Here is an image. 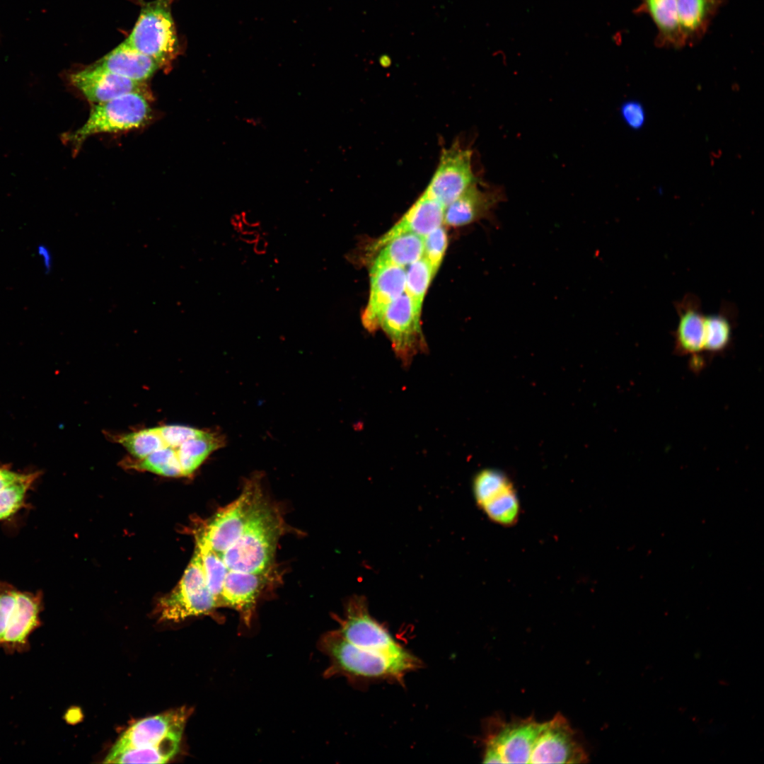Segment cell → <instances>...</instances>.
I'll return each mask as SVG.
<instances>
[{
    "label": "cell",
    "instance_id": "6da1fadb",
    "mask_svg": "<svg viewBox=\"0 0 764 764\" xmlns=\"http://www.w3.org/2000/svg\"><path fill=\"white\" fill-rule=\"evenodd\" d=\"M318 647L329 659L325 678L344 676L354 685L387 681L403 684L405 676L422 666L410 651L400 655L361 649L333 630L323 634Z\"/></svg>",
    "mask_w": 764,
    "mask_h": 764
},
{
    "label": "cell",
    "instance_id": "7a4b0ae2",
    "mask_svg": "<svg viewBox=\"0 0 764 764\" xmlns=\"http://www.w3.org/2000/svg\"><path fill=\"white\" fill-rule=\"evenodd\" d=\"M186 707L141 719L113 745L105 763H165L178 753L190 714Z\"/></svg>",
    "mask_w": 764,
    "mask_h": 764
},
{
    "label": "cell",
    "instance_id": "3957f363",
    "mask_svg": "<svg viewBox=\"0 0 764 764\" xmlns=\"http://www.w3.org/2000/svg\"><path fill=\"white\" fill-rule=\"evenodd\" d=\"M282 528L277 511L262 496L240 536L228 549L216 553L227 573L267 574Z\"/></svg>",
    "mask_w": 764,
    "mask_h": 764
},
{
    "label": "cell",
    "instance_id": "277c9868",
    "mask_svg": "<svg viewBox=\"0 0 764 764\" xmlns=\"http://www.w3.org/2000/svg\"><path fill=\"white\" fill-rule=\"evenodd\" d=\"M43 594L21 591L0 581V649L7 654L30 650V637L41 627Z\"/></svg>",
    "mask_w": 764,
    "mask_h": 764
},
{
    "label": "cell",
    "instance_id": "5b68a950",
    "mask_svg": "<svg viewBox=\"0 0 764 764\" xmlns=\"http://www.w3.org/2000/svg\"><path fill=\"white\" fill-rule=\"evenodd\" d=\"M151 115V107L144 93H129L95 104L85 123L73 132L63 134L62 140L71 144L76 153L88 137L139 129L147 124Z\"/></svg>",
    "mask_w": 764,
    "mask_h": 764
},
{
    "label": "cell",
    "instance_id": "8992f818",
    "mask_svg": "<svg viewBox=\"0 0 764 764\" xmlns=\"http://www.w3.org/2000/svg\"><path fill=\"white\" fill-rule=\"evenodd\" d=\"M173 0H154L144 4L125 41L163 67L179 52V43L171 13Z\"/></svg>",
    "mask_w": 764,
    "mask_h": 764
},
{
    "label": "cell",
    "instance_id": "52a82bcc",
    "mask_svg": "<svg viewBox=\"0 0 764 764\" xmlns=\"http://www.w3.org/2000/svg\"><path fill=\"white\" fill-rule=\"evenodd\" d=\"M217 607L218 603L207 583L200 553L196 548L180 582L160 600L161 618L178 621L209 613Z\"/></svg>",
    "mask_w": 764,
    "mask_h": 764
},
{
    "label": "cell",
    "instance_id": "ba28073f",
    "mask_svg": "<svg viewBox=\"0 0 764 764\" xmlns=\"http://www.w3.org/2000/svg\"><path fill=\"white\" fill-rule=\"evenodd\" d=\"M336 629L352 645L364 650L400 655L405 649L390 634L384 624L369 613L366 599L354 596L347 601L342 616L337 618Z\"/></svg>",
    "mask_w": 764,
    "mask_h": 764
},
{
    "label": "cell",
    "instance_id": "9c48e42d",
    "mask_svg": "<svg viewBox=\"0 0 764 764\" xmlns=\"http://www.w3.org/2000/svg\"><path fill=\"white\" fill-rule=\"evenodd\" d=\"M262 496L260 481L250 480L240 496L219 511L197 538L217 554L224 552L240 536Z\"/></svg>",
    "mask_w": 764,
    "mask_h": 764
},
{
    "label": "cell",
    "instance_id": "30bf717a",
    "mask_svg": "<svg viewBox=\"0 0 764 764\" xmlns=\"http://www.w3.org/2000/svg\"><path fill=\"white\" fill-rule=\"evenodd\" d=\"M473 488L477 504L490 520L505 527L516 523L521 514L520 501L507 475L494 469L480 470L474 478Z\"/></svg>",
    "mask_w": 764,
    "mask_h": 764
},
{
    "label": "cell",
    "instance_id": "8fae6325",
    "mask_svg": "<svg viewBox=\"0 0 764 764\" xmlns=\"http://www.w3.org/2000/svg\"><path fill=\"white\" fill-rule=\"evenodd\" d=\"M472 158V151L458 144L444 149L424 191L446 207L468 187L478 183Z\"/></svg>",
    "mask_w": 764,
    "mask_h": 764
},
{
    "label": "cell",
    "instance_id": "7c38bea8",
    "mask_svg": "<svg viewBox=\"0 0 764 764\" xmlns=\"http://www.w3.org/2000/svg\"><path fill=\"white\" fill-rule=\"evenodd\" d=\"M540 724L532 717L509 722L492 719L487 724L484 748L496 751L503 763H529Z\"/></svg>",
    "mask_w": 764,
    "mask_h": 764
},
{
    "label": "cell",
    "instance_id": "4fadbf2b",
    "mask_svg": "<svg viewBox=\"0 0 764 764\" xmlns=\"http://www.w3.org/2000/svg\"><path fill=\"white\" fill-rule=\"evenodd\" d=\"M588 756L567 719L557 714L541 723L529 763H584Z\"/></svg>",
    "mask_w": 764,
    "mask_h": 764
},
{
    "label": "cell",
    "instance_id": "5bb4252c",
    "mask_svg": "<svg viewBox=\"0 0 764 764\" xmlns=\"http://www.w3.org/2000/svg\"><path fill=\"white\" fill-rule=\"evenodd\" d=\"M420 314L410 297L404 292L386 311L380 327L389 337L396 355L404 362L424 349Z\"/></svg>",
    "mask_w": 764,
    "mask_h": 764
},
{
    "label": "cell",
    "instance_id": "9a60e30c",
    "mask_svg": "<svg viewBox=\"0 0 764 764\" xmlns=\"http://www.w3.org/2000/svg\"><path fill=\"white\" fill-rule=\"evenodd\" d=\"M406 272L403 267L373 262L370 270V296L361 315V321L369 331L379 327L387 308L404 292Z\"/></svg>",
    "mask_w": 764,
    "mask_h": 764
},
{
    "label": "cell",
    "instance_id": "2e32d148",
    "mask_svg": "<svg viewBox=\"0 0 764 764\" xmlns=\"http://www.w3.org/2000/svg\"><path fill=\"white\" fill-rule=\"evenodd\" d=\"M69 84L95 104L120 96L145 91L144 83L137 82L94 65L70 73Z\"/></svg>",
    "mask_w": 764,
    "mask_h": 764
},
{
    "label": "cell",
    "instance_id": "e0dca14e",
    "mask_svg": "<svg viewBox=\"0 0 764 764\" xmlns=\"http://www.w3.org/2000/svg\"><path fill=\"white\" fill-rule=\"evenodd\" d=\"M445 208L424 191L403 217L371 245L370 250H378L390 240L405 233H415L424 237L441 226Z\"/></svg>",
    "mask_w": 764,
    "mask_h": 764
},
{
    "label": "cell",
    "instance_id": "ac0fdd59",
    "mask_svg": "<svg viewBox=\"0 0 764 764\" xmlns=\"http://www.w3.org/2000/svg\"><path fill=\"white\" fill-rule=\"evenodd\" d=\"M678 321L673 332L674 350L681 355L698 357L703 352L705 318L700 299L695 294H687L674 302Z\"/></svg>",
    "mask_w": 764,
    "mask_h": 764
},
{
    "label": "cell",
    "instance_id": "d6986e66",
    "mask_svg": "<svg viewBox=\"0 0 764 764\" xmlns=\"http://www.w3.org/2000/svg\"><path fill=\"white\" fill-rule=\"evenodd\" d=\"M267 574L228 572L221 593V605L241 614L244 624L250 625L256 602L266 584Z\"/></svg>",
    "mask_w": 764,
    "mask_h": 764
},
{
    "label": "cell",
    "instance_id": "ffe728a7",
    "mask_svg": "<svg viewBox=\"0 0 764 764\" xmlns=\"http://www.w3.org/2000/svg\"><path fill=\"white\" fill-rule=\"evenodd\" d=\"M502 199L498 190L482 189L476 183L445 208L444 221L451 226L467 225L487 215Z\"/></svg>",
    "mask_w": 764,
    "mask_h": 764
},
{
    "label": "cell",
    "instance_id": "44dd1931",
    "mask_svg": "<svg viewBox=\"0 0 764 764\" xmlns=\"http://www.w3.org/2000/svg\"><path fill=\"white\" fill-rule=\"evenodd\" d=\"M93 65L141 83H144L161 68L154 59L139 52L125 40Z\"/></svg>",
    "mask_w": 764,
    "mask_h": 764
},
{
    "label": "cell",
    "instance_id": "7402d4cb",
    "mask_svg": "<svg viewBox=\"0 0 764 764\" xmlns=\"http://www.w3.org/2000/svg\"><path fill=\"white\" fill-rule=\"evenodd\" d=\"M725 1L677 0L678 23L685 46L702 40Z\"/></svg>",
    "mask_w": 764,
    "mask_h": 764
},
{
    "label": "cell",
    "instance_id": "603a6c76",
    "mask_svg": "<svg viewBox=\"0 0 764 764\" xmlns=\"http://www.w3.org/2000/svg\"><path fill=\"white\" fill-rule=\"evenodd\" d=\"M634 12L647 13L656 25L655 45L659 47L685 46L678 18L677 0H639Z\"/></svg>",
    "mask_w": 764,
    "mask_h": 764
},
{
    "label": "cell",
    "instance_id": "cb8c5ba5",
    "mask_svg": "<svg viewBox=\"0 0 764 764\" xmlns=\"http://www.w3.org/2000/svg\"><path fill=\"white\" fill-rule=\"evenodd\" d=\"M40 475L39 470L18 473L10 465L0 464V521L7 520L28 507V492Z\"/></svg>",
    "mask_w": 764,
    "mask_h": 764
},
{
    "label": "cell",
    "instance_id": "d4e9b609",
    "mask_svg": "<svg viewBox=\"0 0 764 764\" xmlns=\"http://www.w3.org/2000/svg\"><path fill=\"white\" fill-rule=\"evenodd\" d=\"M225 444L224 435L213 430H204L201 435L183 442L178 448L182 476L191 475L212 453Z\"/></svg>",
    "mask_w": 764,
    "mask_h": 764
},
{
    "label": "cell",
    "instance_id": "484cf974",
    "mask_svg": "<svg viewBox=\"0 0 764 764\" xmlns=\"http://www.w3.org/2000/svg\"><path fill=\"white\" fill-rule=\"evenodd\" d=\"M736 310L726 302L717 313L705 316L703 351L715 354L730 345L734 328Z\"/></svg>",
    "mask_w": 764,
    "mask_h": 764
},
{
    "label": "cell",
    "instance_id": "4316f807",
    "mask_svg": "<svg viewBox=\"0 0 764 764\" xmlns=\"http://www.w3.org/2000/svg\"><path fill=\"white\" fill-rule=\"evenodd\" d=\"M424 237L415 233L398 236L385 244L373 262L404 267L423 256Z\"/></svg>",
    "mask_w": 764,
    "mask_h": 764
},
{
    "label": "cell",
    "instance_id": "83f0119b",
    "mask_svg": "<svg viewBox=\"0 0 764 764\" xmlns=\"http://www.w3.org/2000/svg\"><path fill=\"white\" fill-rule=\"evenodd\" d=\"M115 441L122 445L137 460L166 447L158 428H148L115 436Z\"/></svg>",
    "mask_w": 764,
    "mask_h": 764
},
{
    "label": "cell",
    "instance_id": "f1b7e54d",
    "mask_svg": "<svg viewBox=\"0 0 764 764\" xmlns=\"http://www.w3.org/2000/svg\"><path fill=\"white\" fill-rule=\"evenodd\" d=\"M434 277L432 268L424 256L410 264L406 272L405 293L419 314L424 295Z\"/></svg>",
    "mask_w": 764,
    "mask_h": 764
},
{
    "label": "cell",
    "instance_id": "f546056e",
    "mask_svg": "<svg viewBox=\"0 0 764 764\" xmlns=\"http://www.w3.org/2000/svg\"><path fill=\"white\" fill-rule=\"evenodd\" d=\"M178 448V447H163L144 458L133 461L129 466L167 477L182 476Z\"/></svg>",
    "mask_w": 764,
    "mask_h": 764
},
{
    "label": "cell",
    "instance_id": "4dcf8cb0",
    "mask_svg": "<svg viewBox=\"0 0 764 764\" xmlns=\"http://www.w3.org/2000/svg\"><path fill=\"white\" fill-rule=\"evenodd\" d=\"M199 550L208 587L219 607L222 606L221 593L227 569L220 557L204 541L197 538Z\"/></svg>",
    "mask_w": 764,
    "mask_h": 764
},
{
    "label": "cell",
    "instance_id": "1f68e13d",
    "mask_svg": "<svg viewBox=\"0 0 764 764\" xmlns=\"http://www.w3.org/2000/svg\"><path fill=\"white\" fill-rule=\"evenodd\" d=\"M446 246L447 236L441 226L424 236L423 256L430 264L434 275L441 265Z\"/></svg>",
    "mask_w": 764,
    "mask_h": 764
},
{
    "label": "cell",
    "instance_id": "d6a6232c",
    "mask_svg": "<svg viewBox=\"0 0 764 764\" xmlns=\"http://www.w3.org/2000/svg\"><path fill=\"white\" fill-rule=\"evenodd\" d=\"M157 428L166 446L172 448H178L185 441L204 432V429L179 424H165Z\"/></svg>",
    "mask_w": 764,
    "mask_h": 764
},
{
    "label": "cell",
    "instance_id": "836d02e7",
    "mask_svg": "<svg viewBox=\"0 0 764 764\" xmlns=\"http://www.w3.org/2000/svg\"><path fill=\"white\" fill-rule=\"evenodd\" d=\"M620 115L625 124L635 130L640 129L646 121V112L642 103L628 100L622 104Z\"/></svg>",
    "mask_w": 764,
    "mask_h": 764
},
{
    "label": "cell",
    "instance_id": "e575fe53",
    "mask_svg": "<svg viewBox=\"0 0 764 764\" xmlns=\"http://www.w3.org/2000/svg\"><path fill=\"white\" fill-rule=\"evenodd\" d=\"M259 237L260 233L255 230L245 231L241 232L239 235V238L244 243L248 244L255 243Z\"/></svg>",
    "mask_w": 764,
    "mask_h": 764
},
{
    "label": "cell",
    "instance_id": "d590c367",
    "mask_svg": "<svg viewBox=\"0 0 764 764\" xmlns=\"http://www.w3.org/2000/svg\"><path fill=\"white\" fill-rule=\"evenodd\" d=\"M37 250L38 254L41 255V257L43 260L46 271H50L52 266V257L50 251L47 250V248H46V247L42 245H40Z\"/></svg>",
    "mask_w": 764,
    "mask_h": 764
},
{
    "label": "cell",
    "instance_id": "8d00e7d4",
    "mask_svg": "<svg viewBox=\"0 0 764 764\" xmlns=\"http://www.w3.org/2000/svg\"><path fill=\"white\" fill-rule=\"evenodd\" d=\"M268 246V242L263 237H259L257 241L254 243L253 250L257 255H264L267 252Z\"/></svg>",
    "mask_w": 764,
    "mask_h": 764
},
{
    "label": "cell",
    "instance_id": "74e56055",
    "mask_svg": "<svg viewBox=\"0 0 764 764\" xmlns=\"http://www.w3.org/2000/svg\"><path fill=\"white\" fill-rule=\"evenodd\" d=\"M243 224L249 228L257 227L260 225V221L253 218L248 212L241 213Z\"/></svg>",
    "mask_w": 764,
    "mask_h": 764
},
{
    "label": "cell",
    "instance_id": "f35d334b",
    "mask_svg": "<svg viewBox=\"0 0 764 764\" xmlns=\"http://www.w3.org/2000/svg\"><path fill=\"white\" fill-rule=\"evenodd\" d=\"M231 224L234 229L238 232H242L244 229V224L242 221L241 214H235L232 215L231 218Z\"/></svg>",
    "mask_w": 764,
    "mask_h": 764
},
{
    "label": "cell",
    "instance_id": "ab89813d",
    "mask_svg": "<svg viewBox=\"0 0 764 764\" xmlns=\"http://www.w3.org/2000/svg\"><path fill=\"white\" fill-rule=\"evenodd\" d=\"M243 121L247 125L254 127H260L262 125V119L258 117H246L243 118Z\"/></svg>",
    "mask_w": 764,
    "mask_h": 764
}]
</instances>
